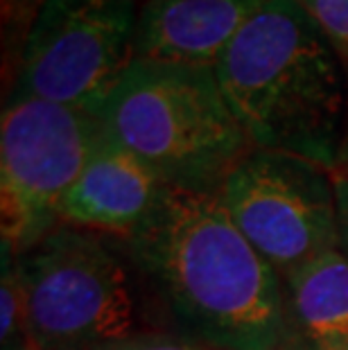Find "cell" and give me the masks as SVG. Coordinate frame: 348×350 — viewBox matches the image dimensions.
I'll return each mask as SVG.
<instances>
[{
  "label": "cell",
  "instance_id": "3957f363",
  "mask_svg": "<svg viewBox=\"0 0 348 350\" xmlns=\"http://www.w3.org/2000/svg\"><path fill=\"white\" fill-rule=\"evenodd\" d=\"M95 116L107 140L172 188L219 190L254 150L213 66L134 59Z\"/></svg>",
  "mask_w": 348,
  "mask_h": 350
},
{
  "label": "cell",
  "instance_id": "ba28073f",
  "mask_svg": "<svg viewBox=\"0 0 348 350\" xmlns=\"http://www.w3.org/2000/svg\"><path fill=\"white\" fill-rule=\"evenodd\" d=\"M170 185L150 165L105 138L66 195L64 224L124 240L147 221Z\"/></svg>",
  "mask_w": 348,
  "mask_h": 350
},
{
  "label": "cell",
  "instance_id": "5bb4252c",
  "mask_svg": "<svg viewBox=\"0 0 348 350\" xmlns=\"http://www.w3.org/2000/svg\"><path fill=\"white\" fill-rule=\"evenodd\" d=\"M335 174V172H332ZM337 190V224H339V249L348 256V178L335 174Z\"/></svg>",
  "mask_w": 348,
  "mask_h": 350
},
{
  "label": "cell",
  "instance_id": "2e32d148",
  "mask_svg": "<svg viewBox=\"0 0 348 350\" xmlns=\"http://www.w3.org/2000/svg\"><path fill=\"white\" fill-rule=\"evenodd\" d=\"M342 350H348V346H346V348H342Z\"/></svg>",
  "mask_w": 348,
  "mask_h": 350
},
{
  "label": "cell",
  "instance_id": "8fae6325",
  "mask_svg": "<svg viewBox=\"0 0 348 350\" xmlns=\"http://www.w3.org/2000/svg\"><path fill=\"white\" fill-rule=\"evenodd\" d=\"M314 21L348 72V0H296Z\"/></svg>",
  "mask_w": 348,
  "mask_h": 350
},
{
  "label": "cell",
  "instance_id": "5b68a950",
  "mask_svg": "<svg viewBox=\"0 0 348 350\" xmlns=\"http://www.w3.org/2000/svg\"><path fill=\"white\" fill-rule=\"evenodd\" d=\"M102 140L98 116L39 98L7 100L0 124L3 249L18 256L59 226L68 190Z\"/></svg>",
  "mask_w": 348,
  "mask_h": 350
},
{
  "label": "cell",
  "instance_id": "30bf717a",
  "mask_svg": "<svg viewBox=\"0 0 348 350\" xmlns=\"http://www.w3.org/2000/svg\"><path fill=\"white\" fill-rule=\"evenodd\" d=\"M285 282L292 327L308 350L348 346V256L335 247L321 253Z\"/></svg>",
  "mask_w": 348,
  "mask_h": 350
},
{
  "label": "cell",
  "instance_id": "9c48e42d",
  "mask_svg": "<svg viewBox=\"0 0 348 350\" xmlns=\"http://www.w3.org/2000/svg\"><path fill=\"white\" fill-rule=\"evenodd\" d=\"M269 0H145L136 59L215 66L233 36Z\"/></svg>",
  "mask_w": 348,
  "mask_h": 350
},
{
  "label": "cell",
  "instance_id": "8992f818",
  "mask_svg": "<svg viewBox=\"0 0 348 350\" xmlns=\"http://www.w3.org/2000/svg\"><path fill=\"white\" fill-rule=\"evenodd\" d=\"M136 0H48L29 25L10 100L95 113L136 59Z\"/></svg>",
  "mask_w": 348,
  "mask_h": 350
},
{
  "label": "cell",
  "instance_id": "9a60e30c",
  "mask_svg": "<svg viewBox=\"0 0 348 350\" xmlns=\"http://www.w3.org/2000/svg\"><path fill=\"white\" fill-rule=\"evenodd\" d=\"M335 174H339V176H346V178H348V126H346V131H344L342 147H339V156H337Z\"/></svg>",
  "mask_w": 348,
  "mask_h": 350
},
{
  "label": "cell",
  "instance_id": "6da1fadb",
  "mask_svg": "<svg viewBox=\"0 0 348 350\" xmlns=\"http://www.w3.org/2000/svg\"><path fill=\"white\" fill-rule=\"evenodd\" d=\"M122 247L179 337L213 350H296L278 271L228 215L219 190L170 185Z\"/></svg>",
  "mask_w": 348,
  "mask_h": 350
},
{
  "label": "cell",
  "instance_id": "7c38bea8",
  "mask_svg": "<svg viewBox=\"0 0 348 350\" xmlns=\"http://www.w3.org/2000/svg\"><path fill=\"white\" fill-rule=\"evenodd\" d=\"M100 350H213V348H206L202 344H197V341L179 337V334L152 332V334H143V337L120 341V344L113 346H105Z\"/></svg>",
  "mask_w": 348,
  "mask_h": 350
},
{
  "label": "cell",
  "instance_id": "4fadbf2b",
  "mask_svg": "<svg viewBox=\"0 0 348 350\" xmlns=\"http://www.w3.org/2000/svg\"><path fill=\"white\" fill-rule=\"evenodd\" d=\"M48 0H3V12L5 21H10V25H25V34L36 14L41 12V7Z\"/></svg>",
  "mask_w": 348,
  "mask_h": 350
},
{
  "label": "cell",
  "instance_id": "7a4b0ae2",
  "mask_svg": "<svg viewBox=\"0 0 348 350\" xmlns=\"http://www.w3.org/2000/svg\"><path fill=\"white\" fill-rule=\"evenodd\" d=\"M254 150L335 172L344 140L346 68L296 0H269L213 66Z\"/></svg>",
  "mask_w": 348,
  "mask_h": 350
},
{
  "label": "cell",
  "instance_id": "52a82bcc",
  "mask_svg": "<svg viewBox=\"0 0 348 350\" xmlns=\"http://www.w3.org/2000/svg\"><path fill=\"white\" fill-rule=\"evenodd\" d=\"M219 195L240 233L283 280L339 247L335 174L312 161L251 150Z\"/></svg>",
  "mask_w": 348,
  "mask_h": 350
},
{
  "label": "cell",
  "instance_id": "277c9868",
  "mask_svg": "<svg viewBox=\"0 0 348 350\" xmlns=\"http://www.w3.org/2000/svg\"><path fill=\"white\" fill-rule=\"evenodd\" d=\"M59 224L12 267L29 350H100L152 334L147 285L122 242Z\"/></svg>",
  "mask_w": 348,
  "mask_h": 350
}]
</instances>
